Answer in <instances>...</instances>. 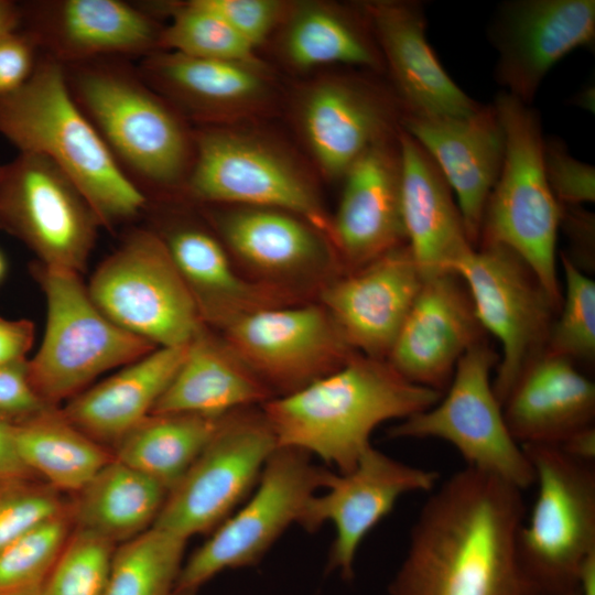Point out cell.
Masks as SVG:
<instances>
[{
	"label": "cell",
	"instance_id": "836d02e7",
	"mask_svg": "<svg viewBox=\"0 0 595 595\" xmlns=\"http://www.w3.org/2000/svg\"><path fill=\"white\" fill-rule=\"evenodd\" d=\"M224 416L150 414L113 445L112 455L170 491L213 439Z\"/></svg>",
	"mask_w": 595,
	"mask_h": 595
},
{
	"label": "cell",
	"instance_id": "ffe728a7",
	"mask_svg": "<svg viewBox=\"0 0 595 595\" xmlns=\"http://www.w3.org/2000/svg\"><path fill=\"white\" fill-rule=\"evenodd\" d=\"M483 332L456 274L424 278L387 361L410 382L443 394L462 356L484 340Z\"/></svg>",
	"mask_w": 595,
	"mask_h": 595
},
{
	"label": "cell",
	"instance_id": "f35d334b",
	"mask_svg": "<svg viewBox=\"0 0 595 595\" xmlns=\"http://www.w3.org/2000/svg\"><path fill=\"white\" fill-rule=\"evenodd\" d=\"M560 261L565 275L560 315L553 320L545 351L591 361L595 355V283L564 253Z\"/></svg>",
	"mask_w": 595,
	"mask_h": 595
},
{
	"label": "cell",
	"instance_id": "681fc988",
	"mask_svg": "<svg viewBox=\"0 0 595 595\" xmlns=\"http://www.w3.org/2000/svg\"><path fill=\"white\" fill-rule=\"evenodd\" d=\"M561 450L578 459L594 463L595 461V428L594 425L582 429L561 445Z\"/></svg>",
	"mask_w": 595,
	"mask_h": 595
},
{
	"label": "cell",
	"instance_id": "f6af8a7d",
	"mask_svg": "<svg viewBox=\"0 0 595 595\" xmlns=\"http://www.w3.org/2000/svg\"><path fill=\"white\" fill-rule=\"evenodd\" d=\"M33 389L28 363L0 366V415L22 419L50 408Z\"/></svg>",
	"mask_w": 595,
	"mask_h": 595
},
{
	"label": "cell",
	"instance_id": "7bdbcfd3",
	"mask_svg": "<svg viewBox=\"0 0 595 595\" xmlns=\"http://www.w3.org/2000/svg\"><path fill=\"white\" fill-rule=\"evenodd\" d=\"M226 22L251 46L260 44L278 21L281 3L273 0H193Z\"/></svg>",
	"mask_w": 595,
	"mask_h": 595
},
{
	"label": "cell",
	"instance_id": "5b68a950",
	"mask_svg": "<svg viewBox=\"0 0 595 595\" xmlns=\"http://www.w3.org/2000/svg\"><path fill=\"white\" fill-rule=\"evenodd\" d=\"M493 105L505 132V158L485 208L479 242L515 252L559 309L556 240L562 205L547 181L540 117L504 90Z\"/></svg>",
	"mask_w": 595,
	"mask_h": 595
},
{
	"label": "cell",
	"instance_id": "8fae6325",
	"mask_svg": "<svg viewBox=\"0 0 595 595\" xmlns=\"http://www.w3.org/2000/svg\"><path fill=\"white\" fill-rule=\"evenodd\" d=\"M262 410L226 414L187 472L169 491L152 527L185 540L212 533L249 495L278 448Z\"/></svg>",
	"mask_w": 595,
	"mask_h": 595
},
{
	"label": "cell",
	"instance_id": "d590c367",
	"mask_svg": "<svg viewBox=\"0 0 595 595\" xmlns=\"http://www.w3.org/2000/svg\"><path fill=\"white\" fill-rule=\"evenodd\" d=\"M186 541L151 527L118 544L104 595H173Z\"/></svg>",
	"mask_w": 595,
	"mask_h": 595
},
{
	"label": "cell",
	"instance_id": "cb8c5ba5",
	"mask_svg": "<svg viewBox=\"0 0 595 595\" xmlns=\"http://www.w3.org/2000/svg\"><path fill=\"white\" fill-rule=\"evenodd\" d=\"M363 7L407 115L462 117L482 106L451 78L429 44L422 2L376 1Z\"/></svg>",
	"mask_w": 595,
	"mask_h": 595
},
{
	"label": "cell",
	"instance_id": "7402d4cb",
	"mask_svg": "<svg viewBox=\"0 0 595 595\" xmlns=\"http://www.w3.org/2000/svg\"><path fill=\"white\" fill-rule=\"evenodd\" d=\"M344 178L340 203L332 220V241L347 272L407 245L398 134L368 149Z\"/></svg>",
	"mask_w": 595,
	"mask_h": 595
},
{
	"label": "cell",
	"instance_id": "8992f818",
	"mask_svg": "<svg viewBox=\"0 0 595 595\" xmlns=\"http://www.w3.org/2000/svg\"><path fill=\"white\" fill-rule=\"evenodd\" d=\"M37 273L46 300V325L41 347L28 363V375L47 405L71 400L99 375L158 348L104 315L77 272L40 263Z\"/></svg>",
	"mask_w": 595,
	"mask_h": 595
},
{
	"label": "cell",
	"instance_id": "f1b7e54d",
	"mask_svg": "<svg viewBox=\"0 0 595 595\" xmlns=\"http://www.w3.org/2000/svg\"><path fill=\"white\" fill-rule=\"evenodd\" d=\"M187 344L158 347L67 401L61 410L100 444L115 445L151 414L184 359Z\"/></svg>",
	"mask_w": 595,
	"mask_h": 595
},
{
	"label": "cell",
	"instance_id": "7dc6e473",
	"mask_svg": "<svg viewBox=\"0 0 595 595\" xmlns=\"http://www.w3.org/2000/svg\"><path fill=\"white\" fill-rule=\"evenodd\" d=\"M34 337L33 324L0 317V366L24 361Z\"/></svg>",
	"mask_w": 595,
	"mask_h": 595
},
{
	"label": "cell",
	"instance_id": "74e56055",
	"mask_svg": "<svg viewBox=\"0 0 595 595\" xmlns=\"http://www.w3.org/2000/svg\"><path fill=\"white\" fill-rule=\"evenodd\" d=\"M164 7L171 22L163 26L161 51L256 67L255 47L214 13L198 7L193 0Z\"/></svg>",
	"mask_w": 595,
	"mask_h": 595
},
{
	"label": "cell",
	"instance_id": "ac0fdd59",
	"mask_svg": "<svg viewBox=\"0 0 595 595\" xmlns=\"http://www.w3.org/2000/svg\"><path fill=\"white\" fill-rule=\"evenodd\" d=\"M437 482L436 472L402 463L370 445L353 469L334 474L326 493L310 499L299 524L307 531L325 522L334 526L328 566L351 580L355 556L366 536L400 497L431 493Z\"/></svg>",
	"mask_w": 595,
	"mask_h": 595
},
{
	"label": "cell",
	"instance_id": "b9f144b4",
	"mask_svg": "<svg viewBox=\"0 0 595 595\" xmlns=\"http://www.w3.org/2000/svg\"><path fill=\"white\" fill-rule=\"evenodd\" d=\"M543 166L555 199L565 206L595 201V169L573 158L563 141L544 138Z\"/></svg>",
	"mask_w": 595,
	"mask_h": 595
},
{
	"label": "cell",
	"instance_id": "3957f363",
	"mask_svg": "<svg viewBox=\"0 0 595 595\" xmlns=\"http://www.w3.org/2000/svg\"><path fill=\"white\" fill-rule=\"evenodd\" d=\"M63 66L73 99L130 182L148 199L154 192H183L194 132L142 78L137 64L100 57Z\"/></svg>",
	"mask_w": 595,
	"mask_h": 595
},
{
	"label": "cell",
	"instance_id": "603a6c76",
	"mask_svg": "<svg viewBox=\"0 0 595 595\" xmlns=\"http://www.w3.org/2000/svg\"><path fill=\"white\" fill-rule=\"evenodd\" d=\"M407 110L399 98L361 79H332L312 88L302 107L310 148L331 177H344L371 147L397 137Z\"/></svg>",
	"mask_w": 595,
	"mask_h": 595
},
{
	"label": "cell",
	"instance_id": "52a82bcc",
	"mask_svg": "<svg viewBox=\"0 0 595 595\" xmlns=\"http://www.w3.org/2000/svg\"><path fill=\"white\" fill-rule=\"evenodd\" d=\"M522 448L537 495L519 529L520 559L548 595H567L595 554V463L552 445Z\"/></svg>",
	"mask_w": 595,
	"mask_h": 595
},
{
	"label": "cell",
	"instance_id": "8d00e7d4",
	"mask_svg": "<svg viewBox=\"0 0 595 595\" xmlns=\"http://www.w3.org/2000/svg\"><path fill=\"white\" fill-rule=\"evenodd\" d=\"M73 530L68 511L29 529L0 549V595H41Z\"/></svg>",
	"mask_w": 595,
	"mask_h": 595
},
{
	"label": "cell",
	"instance_id": "7a4b0ae2",
	"mask_svg": "<svg viewBox=\"0 0 595 595\" xmlns=\"http://www.w3.org/2000/svg\"><path fill=\"white\" fill-rule=\"evenodd\" d=\"M442 393L410 382L387 360L361 354L261 410L279 447L316 455L339 473L354 468L374 430L434 405Z\"/></svg>",
	"mask_w": 595,
	"mask_h": 595
},
{
	"label": "cell",
	"instance_id": "1f68e13d",
	"mask_svg": "<svg viewBox=\"0 0 595 595\" xmlns=\"http://www.w3.org/2000/svg\"><path fill=\"white\" fill-rule=\"evenodd\" d=\"M167 494L162 484L113 457L74 494L68 513L73 528L118 545L154 524Z\"/></svg>",
	"mask_w": 595,
	"mask_h": 595
},
{
	"label": "cell",
	"instance_id": "e575fe53",
	"mask_svg": "<svg viewBox=\"0 0 595 595\" xmlns=\"http://www.w3.org/2000/svg\"><path fill=\"white\" fill-rule=\"evenodd\" d=\"M354 17L322 7H307L291 20L284 40L298 67L342 63L381 71L385 66L374 32Z\"/></svg>",
	"mask_w": 595,
	"mask_h": 595
},
{
	"label": "cell",
	"instance_id": "6da1fadb",
	"mask_svg": "<svg viewBox=\"0 0 595 595\" xmlns=\"http://www.w3.org/2000/svg\"><path fill=\"white\" fill-rule=\"evenodd\" d=\"M522 493L470 467L436 486L411 529L389 594L548 595L520 559Z\"/></svg>",
	"mask_w": 595,
	"mask_h": 595
},
{
	"label": "cell",
	"instance_id": "f5cc1de1",
	"mask_svg": "<svg viewBox=\"0 0 595 595\" xmlns=\"http://www.w3.org/2000/svg\"><path fill=\"white\" fill-rule=\"evenodd\" d=\"M4 269H6V266H4V259L0 252V279L2 278L3 273H4Z\"/></svg>",
	"mask_w": 595,
	"mask_h": 595
},
{
	"label": "cell",
	"instance_id": "c3c4849f",
	"mask_svg": "<svg viewBox=\"0 0 595 595\" xmlns=\"http://www.w3.org/2000/svg\"><path fill=\"white\" fill-rule=\"evenodd\" d=\"M36 478L19 457L13 439L11 420L0 415V480Z\"/></svg>",
	"mask_w": 595,
	"mask_h": 595
},
{
	"label": "cell",
	"instance_id": "f907efd6",
	"mask_svg": "<svg viewBox=\"0 0 595 595\" xmlns=\"http://www.w3.org/2000/svg\"><path fill=\"white\" fill-rule=\"evenodd\" d=\"M21 23L20 1L0 0V41L18 31Z\"/></svg>",
	"mask_w": 595,
	"mask_h": 595
},
{
	"label": "cell",
	"instance_id": "484cf974",
	"mask_svg": "<svg viewBox=\"0 0 595 595\" xmlns=\"http://www.w3.org/2000/svg\"><path fill=\"white\" fill-rule=\"evenodd\" d=\"M401 212L407 245L424 278L453 273L473 249L453 192L426 150L403 128Z\"/></svg>",
	"mask_w": 595,
	"mask_h": 595
},
{
	"label": "cell",
	"instance_id": "9a60e30c",
	"mask_svg": "<svg viewBox=\"0 0 595 595\" xmlns=\"http://www.w3.org/2000/svg\"><path fill=\"white\" fill-rule=\"evenodd\" d=\"M221 337L273 397L295 392L358 354L320 304H290L231 321Z\"/></svg>",
	"mask_w": 595,
	"mask_h": 595
},
{
	"label": "cell",
	"instance_id": "277c9868",
	"mask_svg": "<svg viewBox=\"0 0 595 595\" xmlns=\"http://www.w3.org/2000/svg\"><path fill=\"white\" fill-rule=\"evenodd\" d=\"M0 134L19 152L53 162L76 185L102 227L112 229L134 219L149 206L73 99L64 66L41 53L30 79L0 98Z\"/></svg>",
	"mask_w": 595,
	"mask_h": 595
},
{
	"label": "cell",
	"instance_id": "2e32d148",
	"mask_svg": "<svg viewBox=\"0 0 595 595\" xmlns=\"http://www.w3.org/2000/svg\"><path fill=\"white\" fill-rule=\"evenodd\" d=\"M20 29L40 53L68 65L100 57L141 60L160 50L163 26L121 0L20 1Z\"/></svg>",
	"mask_w": 595,
	"mask_h": 595
},
{
	"label": "cell",
	"instance_id": "ba28073f",
	"mask_svg": "<svg viewBox=\"0 0 595 595\" xmlns=\"http://www.w3.org/2000/svg\"><path fill=\"white\" fill-rule=\"evenodd\" d=\"M497 353L482 340L458 360L451 382L431 408L393 425V439H437L457 450L466 467L496 476L521 490L533 485L531 464L511 435L490 372Z\"/></svg>",
	"mask_w": 595,
	"mask_h": 595
},
{
	"label": "cell",
	"instance_id": "7c38bea8",
	"mask_svg": "<svg viewBox=\"0 0 595 595\" xmlns=\"http://www.w3.org/2000/svg\"><path fill=\"white\" fill-rule=\"evenodd\" d=\"M453 273L464 282L484 332L500 343L493 387L502 403L527 367L545 351L559 309L530 268L506 247L479 245Z\"/></svg>",
	"mask_w": 595,
	"mask_h": 595
},
{
	"label": "cell",
	"instance_id": "4fadbf2b",
	"mask_svg": "<svg viewBox=\"0 0 595 595\" xmlns=\"http://www.w3.org/2000/svg\"><path fill=\"white\" fill-rule=\"evenodd\" d=\"M183 192L205 203L290 213L333 245L332 220L305 177L252 138L209 127L194 131V159Z\"/></svg>",
	"mask_w": 595,
	"mask_h": 595
},
{
	"label": "cell",
	"instance_id": "db71d44e",
	"mask_svg": "<svg viewBox=\"0 0 595 595\" xmlns=\"http://www.w3.org/2000/svg\"><path fill=\"white\" fill-rule=\"evenodd\" d=\"M173 595H196L194 592H175Z\"/></svg>",
	"mask_w": 595,
	"mask_h": 595
},
{
	"label": "cell",
	"instance_id": "e0dca14e",
	"mask_svg": "<svg viewBox=\"0 0 595 595\" xmlns=\"http://www.w3.org/2000/svg\"><path fill=\"white\" fill-rule=\"evenodd\" d=\"M488 37L498 53L495 78L526 105L549 71L595 39L594 0H512L495 12Z\"/></svg>",
	"mask_w": 595,
	"mask_h": 595
},
{
	"label": "cell",
	"instance_id": "4316f807",
	"mask_svg": "<svg viewBox=\"0 0 595 595\" xmlns=\"http://www.w3.org/2000/svg\"><path fill=\"white\" fill-rule=\"evenodd\" d=\"M501 407L507 426L521 446H559L594 425L595 385L574 361L544 351L522 372Z\"/></svg>",
	"mask_w": 595,
	"mask_h": 595
},
{
	"label": "cell",
	"instance_id": "bcb514c9",
	"mask_svg": "<svg viewBox=\"0 0 595 595\" xmlns=\"http://www.w3.org/2000/svg\"><path fill=\"white\" fill-rule=\"evenodd\" d=\"M563 227L576 259L591 262L594 250V215L581 206L562 205L560 228Z\"/></svg>",
	"mask_w": 595,
	"mask_h": 595
},
{
	"label": "cell",
	"instance_id": "30bf717a",
	"mask_svg": "<svg viewBox=\"0 0 595 595\" xmlns=\"http://www.w3.org/2000/svg\"><path fill=\"white\" fill-rule=\"evenodd\" d=\"M334 474L303 451L278 447L250 499L183 563L175 592L196 593L225 570L257 564L290 524L300 523L310 499L328 487Z\"/></svg>",
	"mask_w": 595,
	"mask_h": 595
},
{
	"label": "cell",
	"instance_id": "d4e9b609",
	"mask_svg": "<svg viewBox=\"0 0 595 595\" xmlns=\"http://www.w3.org/2000/svg\"><path fill=\"white\" fill-rule=\"evenodd\" d=\"M227 247L260 281L293 291L291 283L316 280L342 267L332 242L286 212L241 207L215 215Z\"/></svg>",
	"mask_w": 595,
	"mask_h": 595
},
{
	"label": "cell",
	"instance_id": "60d3db41",
	"mask_svg": "<svg viewBox=\"0 0 595 595\" xmlns=\"http://www.w3.org/2000/svg\"><path fill=\"white\" fill-rule=\"evenodd\" d=\"M68 509L63 494L39 478L0 480V549Z\"/></svg>",
	"mask_w": 595,
	"mask_h": 595
},
{
	"label": "cell",
	"instance_id": "44dd1931",
	"mask_svg": "<svg viewBox=\"0 0 595 595\" xmlns=\"http://www.w3.org/2000/svg\"><path fill=\"white\" fill-rule=\"evenodd\" d=\"M402 128L432 156L447 181L474 248L505 158V132L494 105L462 117L407 115Z\"/></svg>",
	"mask_w": 595,
	"mask_h": 595
},
{
	"label": "cell",
	"instance_id": "816d5d0a",
	"mask_svg": "<svg viewBox=\"0 0 595 595\" xmlns=\"http://www.w3.org/2000/svg\"><path fill=\"white\" fill-rule=\"evenodd\" d=\"M581 595H595V554L584 564L578 583Z\"/></svg>",
	"mask_w": 595,
	"mask_h": 595
},
{
	"label": "cell",
	"instance_id": "f546056e",
	"mask_svg": "<svg viewBox=\"0 0 595 595\" xmlns=\"http://www.w3.org/2000/svg\"><path fill=\"white\" fill-rule=\"evenodd\" d=\"M274 398L220 336L204 325L151 414L223 416Z\"/></svg>",
	"mask_w": 595,
	"mask_h": 595
},
{
	"label": "cell",
	"instance_id": "d6986e66",
	"mask_svg": "<svg viewBox=\"0 0 595 595\" xmlns=\"http://www.w3.org/2000/svg\"><path fill=\"white\" fill-rule=\"evenodd\" d=\"M422 282L408 245H402L331 279L321 290V305L357 353L387 360Z\"/></svg>",
	"mask_w": 595,
	"mask_h": 595
},
{
	"label": "cell",
	"instance_id": "11a10c76",
	"mask_svg": "<svg viewBox=\"0 0 595 595\" xmlns=\"http://www.w3.org/2000/svg\"><path fill=\"white\" fill-rule=\"evenodd\" d=\"M567 595H581L580 587L577 589L569 593Z\"/></svg>",
	"mask_w": 595,
	"mask_h": 595
},
{
	"label": "cell",
	"instance_id": "5bb4252c",
	"mask_svg": "<svg viewBox=\"0 0 595 595\" xmlns=\"http://www.w3.org/2000/svg\"><path fill=\"white\" fill-rule=\"evenodd\" d=\"M0 227L41 264L79 272L100 224L76 185L45 156L18 152L0 163Z\"/></svg>",
	"mask_w": 595,
	"mask_h": 595
},
{
	"label": "cell",
	"instance_id": "9c48e42d",
	"mask_svg": "<svg viewBox=\"0 0 595 595\" xmlns=\"http://www.w3.org/2000/svg\"><path fill=\"white\" fill-rule=\"evenodd\" d=\"M87 291L112 323L158 347L186 345L205 325L154 230L131 231L97 268Z\"/></svg>",
	"mask_w": 595,
	"mask_h": 595
},
{
	"label": "cell",
	"instance_id": "d6a6232c",
	"mask_svg": "<svg viewBox=\"0 0 595 595\" xmlns=\"http://www.w3.org/2000/svg\"><path fill=\"white\" fill-rule=\"evenodd\" d=\"M11 428L25 467L62 494L78 493L113 458L105 445L77 429L56 407L11 420Z\"/></svg>",
	"mask_w": 595,
	"mask_h": 595
},
{
	"label": "cell",
	"instance_id": "ee69618b",
	"mask_svg": "<svg viewBox=\"0 0 595 595\" xmlns=\"http://www.w3.org/2000/svg\"><path fill=\"white\" fill-rule=\"evenodd\" d=\"M40 51L21 30L0 41V98L19 90L32 76Z\"/></svg>",
	"mask_w": 595,
	"mask_h": 595
},
{
	"label": "cell",
	"instance_id": "83f0119b",
	"mask_svg": "<svg viewBox=\"0 0 595 595\" xmlns=\"http://www.w3.org/2000/svg\"><path fill=\"white\" fill-rule=\"evenodd\" d=\"M158 235L190 290L204 324L221 329L250 312L299 302L289 289L240 275L220 242L197 226H177L165 235Z\"/></svg>",
	"mask_w": 595,
	"mask_h": 595
},
{
	"label": "cell",
	"instance_id": "ab89813d",
	"mask_svg": "<svg viewBox=\"0 0 595 595\" xmlns=\"http://www.w3.org/2000/svg\"><path fill=\"white\" fill-rule=\"evenodd\" d=\"M116 547L73 528L41 595H104Z\"/></svg>",
	"mask_w": 595,
	"mask_h": 595
},
{
	"label": "cell",
	"instance_id": "4dcf8cb0",
	"mask_svg": "<svg viewBox=\"0 0 595 595\" xmlns=\"http://www.w3.org/2000/svg\"><path fill=\"white\" fill-rule=\"evenodd\" d=\"M142 78L175 109L209 120L258 99L263 83L242 63L158 51L138 61Z\"/></svg>",
	"mask_w": 595,
	"mask_h": 595
}]
</instances>
